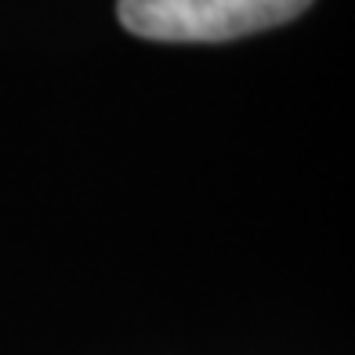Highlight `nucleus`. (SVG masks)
<instances>
[{
    "mask_svg": "<svg viewBox=\"0 0 355 355\" xmlns=\"http://www.w3.org/2000/svg\"><path fill=\"white\" fill-rule=\"evenodd\" d=\"M312 0H120L127 33L167 44H211L283 26Z\"/></svg>",
    "mask_w": 355,
    "mask_h": 355,
    "instance_id": "1",
    "label": "nucleus"
}]
</instances>
